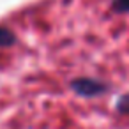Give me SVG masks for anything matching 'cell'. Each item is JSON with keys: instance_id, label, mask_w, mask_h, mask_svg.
<instances>
[{"instance_id": "6da1fadb", "label": "cell", "mask_w": 129, "mask_h": 129, "mask_svg": "<svg viewBox=\"0 0 129 129\" xmlns=\"http://www.w3.org/2000/svg\"><path fill=\"white\" fill-rule=\"evenodd\" d=\"M71 88L80 94V95H97V94H103L106 92V85L103 81H97V80H92V78H76L71 81Z\"/></svg>"}, {"instance_id": "7a4b0ae2", "label": "cell", "mask_w": 129, "mask_h": 129, "mask_svg": "<svg viewBox=\"0 0 129 129\" xmlns=\"http://www.w3.org/2000/svg\"><path fill=\"white\" fill-rule=\"evenodd\" d=\"M14 34L9 30V28H6V27H0V46H11L13 43H14Z\"/></svg>"}, {"instance_id": "3957f363", "label": "cell", "mask_w": 129, "mask_h": 129, "mask_svg": "<svg viewBox=\"0 0 129 129\" xmlns=\"http://www.w3.org/2000/svg\"><path fill=\"white\" fill-rule=\"evenodd\" d=\"M113 9L117 13H129V0H113Z\"/></svg>"}]
</instances>
